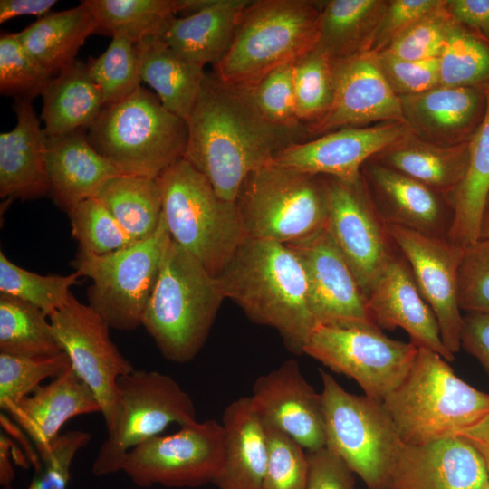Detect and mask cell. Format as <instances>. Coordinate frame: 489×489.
<instances>
[{
  "label": "cell",
  "mask_w": 489,
  "mask_h": 489,
  "mask_svg": "<svg viewBox=\"0 0 489 489\" xmlns=\"http://www.w3.org/2000/svg\"><path fill=\"white\" fill-rule=\"evenodd\" d=\"M187 124L183 158L209 180L221 198L232 202L251 172L309 137L269 120L255 101L254 85L225 82L213 72L206 73Z\"/></svg>",
  "instance_id": "cell-1"
},
{
  "label": "cell",
  "mask_w": 489,
  "mask_h": 489,
  "mask_svg": "<svg viewBox=\"0 0 489 489\" xmlns=\"http://www.w3.org/2000/svg\"><path fill=\"white\" fill-rule=\"evenodd\" d=\"M225 298L254 322L275 329L296 355L317 323L311 312L305 273L286 244L245 238L216 277Z\"/></svg>",
  "instance_id": "cell-2"
},
{
  "label": "cell",
  "mask_w": 489,
  "mask_h": 489,
  "mask_svg": "<svg viewBox=\"0 0 489 489\" xmlns=\"http://www.w3.org/2000/svg\"><path fill=\"white\" fill-rule=\"evenodd\" d=\"M225 299L217 278L171 238L141 325L164 358L186 363L203 348Z\"/></svg>",
  "instance_id": "cell-3"
},
{
  "label": "cell",
  "mask_w": 489,
  "mask_h": 489,
  "mask_svg": "<svg viewBox=\"0 0 489 489\" xmlns=\"http://www.w3.org/2000/svg\"><path fill=\"white\" fill-rule=\"evenodd\" d=\"M404 445L455 436L489 415V394L458 378L437 352L417 348L402 383L383 401Z\"/></svg>",
  "instance_id": "cell-4"
},
{
  "label": "cell",
  "mask_w": 489,
  "mask_h": 489,
  "mask_svg": "<svg viewBox=\"0 0 489 489\" xmlns=\"http://www.w3.org/2000/svg\"><path fill=\"white\" fill-rule=\"evenodd\" d=\"M187 136V121L142 86L125 100L103 107L87 132L91 145L120 174L150 178L183 158Z\"/></svg>",
  "instance_id": "cell-5"
},
{
  "label": "cell",
  "mask_w": 489,
  "mask_h": 489,
  "mask_svg": "<svg viewBox=\"0 0 489 489\" xmlns=\"http://www.w3.org/2000/svg\"><path fill=\"white\" fill-rule=\"evenodd\" d=\"M321 5L310 0L251 1L213 73L225 82L255 85L273 69L294 62L316 43Z\"/></svg>",
  "instance_id": "cell-6"
},
{
  "label": "cell",
  "mask_w": 489,
  "mask_h": 489,
  "mask_svg": "<svg viewBox=\"0 0 489 489\" xmlns=\"http://www.w3.org/2000/svg\"><path fill=\"white\" fill-rule=\"evenodd\" d=\"M157 179L162 217L172 240L217 277L245 239L235 202L221 198L184 158Z\"/></svg>",
  "instance_id": "cell-7"
},
{
  "label": "cell",
  "mask_w": 489,
  "mask_h": 489,
  "mask_svg": "<svg viewBox=\"0 0 489 489\" xmlns=\"http://www.w3.org/2000/svg\"><path fill=\"white\" fill-rule=\"evenodd\" d=\"M235 202L245 238L289 244L328 225L327 177L274 163L251 172Z\"/></svg>",
  "instance_id": "cell-8"
},
{
  "label": "cell",
  "mask_w": 489,
  "mask_h": 489,
  "mask_svg": "<svg viewBox=\"0 0 489 489\" xmlns=\"http://www.w3.org/2000/svg\"><path fill=\"white\" fill-rule=\"evenodd\" d=\"M320 375L326 446L368 489H386L404 444L382 401L348 392L323 369Z\"/></svg>",
  "instance_id": "cell-9"
},
{
  "label": "cell",
  "mask_w": 489,
  "mask_h": 489,
  "mask_svg": "<svg viewBox=\"0 0 489 489\" xmlns=\"http://www.w3.org/2000/svg\"><path fill=\"white\" fill-rule=\"evenodd\" d=\"M170 241L161 214L156 232L147 239L107 254L78 250L72 265L81 276L92 280L88 304L110 328L132 331L141 325Z\"/></svg>",
  "instance_id": "cell-10"
},
{
  "label": "cell",
  "mask_w": 489,
  "mask_h": 489,
  "mask_svg": "<svg viewBox=\"0 0 489 489\" xmlns=\"http://www.w3.org/2000/svg\"><path fill=\"white\" fill-rule=\"evenodd\" d=\"M196 420L192 398L169 375L133 369L118 380L115 425L108 431L92 465L103 476L121 471L133 448L160 433L172 423L185 426Z\"/></svg>",
  "instance_id": "cell-11"
},
{
  "label": "cell",
  "mask_w": 489,
  "mask_h": 489,
  "mask_svg": "<svg viewBox=\"0 0 489 489\" xmlns=\"http://www.w3.org/2000/svg\"><path fill=\"white\" fill-rule=\"evenodd\" d=\"M417 352L411 342L392 340L377 325H317L303 354L353 379L364 395L383 401L405 379Z\"/></svg>",
  "instance_id": "cell-12"
},
{
  "label": "cell",
  "mask_w": 489,
  "mask_h": 489,
  "mask_svg": "<svg viewBox=\"0 0 489 489\" xmlns=\"http://www.w3.org/2000/svg\"><path fill=\"white\" fill-rule=\"evenodd\" d=\"M225 436L214 419L181 426L169 436H156L126 455L121 471L135 485L197 487L213 483L224 465Z\"/></svg>",
  "instance_id": "cell-13"
},
{
  "label": "cell",
  "mask_w": 489,
  "mask_h": 489,
  "mask_svg": "<svg viewBox=\"0 0 489 489\" xmlns=\"http://www.w3.org/2000/svg\"><path fill=\"white\" fill-rule=\"evenodd\" d=\"M49 319L62 350L92 391L107 430H111L117 416L118 380L133 366L110 340V327L101 316L72 294Z\"/></svg>",
  "instance_id": "cell-14"
},
{
  "label": "cell",
  "mask_w": 489,
  "mask_h": 489,
  "mask_svg": "<svg viewBox=\"0 0 489 489\" xmlns=\"http://www.w3.org/2000/svg\"><path fill=\"white\" fill-rule=\"evenodd\" d=\"M327 228L367 299L398 253L361 177L346 182L327 177Z\"/></svg>",
  "instance_id": "cell-15"
},
{
  "label": "cell",
  "mask_w": 489,
  "mask_h": 489,
  "mask_svg": "<svg viewBox=\"0 0 489 489\" xmlns=\"http://www.w3.org/2000/svg\"><path fill=\"white\" fill-rule=\"evenodd\" d=\"M386 225L436 318L444 345L455 355L461 348L464 318L458 302V272L464 247L446 237L427 235L397 225Z\"/></svg>",
  "instance_id": "cell-16"
},
{
  "label": "cell",
  "mask_w": 489,
  "mask_h": 489,
  "mask_svg": "<svg viewBox=\"0 0 489 489\" xmlns=\"http://www.w3.org/2000/svg\"><path fill=\"white\" fill-rule=\"evenodd\" d=\"M286 245L303 267L309 307L317 325H376L369 318L367 299L327 227Z\"/></svg>",
  "instance_id": "cell-17"
},
{
  "label": "cell",
  "mask_w": 489,
  "mask_h": 489,
  "mask_svg": "<svg viewBox=\"0 0 489 489\" xmlns=\"http://www.w3.org/2000/svg\"><path fill=\"white\" fill-rule=\"evenodd\" d=\"M413 133L406 122L348 127L314 139L293 143L273 157L272 163L297 170L354 182L369 158Z\"/></svg>",
  "instance_id": "cell-18"
},
{
  "label": "cell",
  "mask_w": 489,
  "mask_h": 489,
  "mask_svg": "<svg viewBox=\"0 0 489 489\" xmlns=\"http://www.w3.org/2000/svg\"><path fill=\"white\" fill-rule=\"evenodd\" d=\"M250 400L264 427L283 432L307 452L326 446L321 393L305 379L295 360L258 377Z\"/></svg>",
  "instance_id": "cell-19"
},
{
  "label": "cell",
  "mask_w": 489,
  "mask_h": 489,
  "mask_svg": "<svg viewBox=\"0 0 489 489\" xmlns=\"http://www.w3.org/2000/svg\"><path fill=\"white\" fill-rule=\"evenodd\" d=\"M333 83L331 107L307 128L310 137L378 120L406 122L400 98L381 72L374 53L333 64Z\"/></svg>",
  "instance_id": "cell-20"
},
{
  "label": "cell",
  "mask_w": 489,
  "mask_h": 489,
  "mask_svg": "<svg viewBox=\"0 0 489 489\" xmlns=\"http://www.w3.org/2000/svg\"><path fill=\"white\" fill-rule=\"evenodd\" d=\"M361 175L386 224L447 238L454 219L448 197L372 158L364 163Z\"/></svg>",
  "instance_id": "cell-21"
},
{
  "label": "cell",
  "mask_w": 489,
  "mask_h": 489,
  "mask_svg": "<svg viewBox=\"0 0 489 489\" xmlns=\"http://www.w3.org/2000/svg\"><path fill=\"white\" fill-rule=\"evenodd\" d=\"M489 472L459 436L404 445L386 489H483Z\"/></svg>",
  "instance_id": "cell-22"
},
{
  "label": "cell",
  "mask_w": 489,
  "mask_h": 489,
  "mask_svg": "<svg viewBox=\"0 0 489 489\" xmlns=\"http://www.w3.org/2000/svg\"><path fill=\"white\" fill-rule=\"evenodd\" d=\"M367 309L379 328H401L417 348L434 350L448 362L454 360L455 355L442 341L436 318L399 251L367 297Z\"/></svg>",
  "instance_id": "cell-23"
},
{
  "label": "cell",
  "mask_w": 489,
  "mask_h": 489,
  "mask_svg": "<svg viewBox=\"0 0 489 489\" xmlns=\"http://www.w3.org/2000/svg\"><path fill=\"white\" fill-rule=\"evenodd\" d=\"M406 122L433 143L452 145L471 139L486 107L484 88L437 86L399 97Z\"/></svg>",
  "instance_id": "cell-24"
},
{
  "label": "cell",
  "mask_w": 489,
  "mask_h": 489,
  "mask_svg": "<svg viewBox=\"0 0 489 489\" xmlns=\"http://www.w3.org/2000/svg\"><path fill=\"white\" fill-rule=\"evenodd\" d=\"M16 124L0 134V197L30 200L51 193L47 173L46 135L32 101L15 100Z\"/></svg>",
  "instance_id": "cell-25"
},
{
  "label": "cell",
  "mask_w": 489,
  "mask_h": 489,
  "mask_svg": "<svg viewBox=\"0 0 489 489\" xmlns=\"http://www.w3.org/2000/svg\"><path fill=\"white\" fill-rule=\"evenodd\" d=\"M85 129L46 137L45 158L53 202L66 213L96 197L120 171L89 142Z\"/></svg>",
  "instance_id": "cell-26"
},
{
  "label": "cell",
  "mask_w": 489,
  "mask_h": 489,
  "mask_svg": "<svg viewBox=\"0 0 489 489\" xmlns=\"http://www.w3.org/2000/svg\"><path fill=\"white\" fill-rule=\"evenodd\" d=\"M101 413L90 388L71 367L49 383L39 386L8 413L34 443L37 451L49 446L71 418Z\"/></svg>",
  "instance_id": "cell-27"
},
{
  "label": "cell",
  "mask_w": 489,
  "mask_h": 489,
  "mask_svg": "<svg viewBox=\"0 0 489 489\" xmlns=\"http://www.w3.org/2000/svg\"><path fill=\"white\" fill-rule=\"evenodd\" d=\"M250 0H208L193 14L174 17L161 38L181 58L205 66L217 64L229 50Z\"/></svg>",
  "instance_id": "cell-28"
},
{
  "label": "cell",
  "mask_w": 489,
  "mask_h": 489,
  "mask_svg": "<svg viewBox=\"0 0 489 489\" xmlns=\"http://www.w3.org/2000/svg\"><path fill=\"white\" fill-rule=\"evenodd\" d=\"M222 425L225 455L213 484L218 489H261L268 460V440L250 397L230 403L224 410Z\"/></svg>",
  "instance_id": "cell-29"
},
{
  "label": "cell",
  "mask_w": 489,
  "mask_h": 489,
  "mask_svg": "<svg viewBox=\"0 0 489 489\" xmlns=\"http://www.w3.org/2000/svg\"><path fill=\"white\" fill-rule=\"evenodd\" d=\"M373 158L450 198L467 171L469 140L437 144L413 132Z\"/></svg>",
  "instance_id": "cell-30"
},
{
  "label": "cell",
  "mask_w": 489,
  "mask_h": 489,
  "mask_svg": "<svg viewBox=\"0 0 489 489\" xmlns=\"http://www.w3.org/2000/svg\"><path fill=\"white\" fill-rule=\"evenodd\" d=\"M135 49L141 81L169 112L187 121L202 88L204 67L181 58L159 36L135 43Z\"/></svg>",
  "instance_id": "cell-31"
},
{
  "label": "cell",
  "mask_w": 489,
  "mask_h": 489,
  "mask_svg": "<svg viewBox=\"0 0 489 489\" xmlns=\"http://www.w3.org/2000/svg\"><path fill=\"white\" fill-rule=\"evenodd\" d=\"M42 96L41 120L46 137L89 129L104 107L88 63L78 60L53 77Z\"/></svg>",
  "instance_id": "cell-32"
},
{
  "label": "cell",
  "mask_w": 489,
  "mask_h": 489,
  "mask_svg": "<svg viewBox=\"0 0 489 489\" xmlns=\"http://www.w3.org/2000/svg\"><path fill=\"white\" fill-rule=\"evenodd\" d=\"M388 1L322 2L318 37L312 51L332 64L369 52Z\"/></svg>",
  "instance_id": "cell-33"
},
{
  "label": "cell",
  "mask_w": 489,
  "mask_h": 489,
  "mask_svg": "<svg viewBox=\"0 0 489 489\" xmlns=\"http://www.w3.org/2000/svg\"><path fill=\"white\" fill-rule=\"evenodd\" d=\"M92 34H97V25L82 3L74 8L50 13L15 33L24 48L52 74L71 66Z\"/></svg>",
  "instance_id": "cell-34"
},
{
  "label": "cell",
  "mask_w": 489,
  "mask_h": 489,
  "mask_svg": "<svg viewBox=\"0 0 489 489\" xmlns=\"http://www.w3.org/2000/svg\"><path fill=\"white\" fill-rule=\"evenodd\" d=\"M484 90L485 112L469 139L467 171L450 197L454 219L447 239L462 247L479 239L481 221L489 196V84Z\"/></svg>",
  "instance_id": "cell-35"
},
{
  "label": "cell",
  "mask_w": 489,
  "mask_h": 489,
  "mask_svg": "<svg viewBox=\"0 0 489 489\" xmlns=\"http://www.w3.org/2000/svg\"><path fill=\"white\" fill-rule=\"evenodd\" d=\"M135 242L152 235L160 222L162 201L157 178L119 175L96 197Z\"/></svg>",
  "instance_id": "cell-36"
},
{
  "label": "cell",
  "mask_w": 489,
  "mask_h": 489,
  "mask_svg": "<svg viewBox=\"0 0 489 489\" xmlns=\"http://www.w3.org/2000/svg\"><path fill=\"white\" fill-rule=\"evenodd\" d=\"M93 16L97 34L123 35L137 43L161 37L180 13L182 0H83Z\"/></svg>",
  "instance_id": "cell-37"
},
{
  "label": "cell",
  "mask_w": 489,
  "mask_h": 489,
  "mask_svg": "<svg viewBox=\"0 0 489 489\" xmlns=\"http://www.w3.org/2000/svg\"><path fill=\"white\" fill-rule=\"evenodd\" d=\"M0 352L44 357L62 352L49 316L38 307L0 293Z\"/></svg>",
  "instance_id": "cell-38"
},
{
  "label": "cell",
  "mask_w": 489,
  "mask_h": 489,
  "mask_svg": "<svg viewBox=\"0 0 489 489\" xmlns=\"http://www.w3.org/2000/svg\"><path fill=\"white\" fill-rule=\"evenodd\" d=\"M438 62L440 86L484 88L489 84V43L453 18Z\"/></svg>",
  "instance_id": "cell-39"
},
{
  "label": "cell",
  "mask_w": 489,
  "mask_h": 489,
  "mask_svg": "<svg viewBox=\"0 0 489 489\" xmlns=\"http://www.w3.org/2000/svg\"><path fill=\"white\" fill-rule=\"evenodd\" d=\"M79 277L76 271L69 275H41L18 266L0 252V293L27 302L48 316L67 302L70 288Z\"/></svg>",
  "instance_id": "cell-40"
},
{
  "label": "cell",
  "mask_w": 489,
  "mask_h": 489,
  "mask_svg": "<svg viewBox=\"0 0 489 489\" xmlns=\"http://www.w3.org/2000/svg\"><path fill=\"white\" fill-rule=\"evenodd\" d=\"M72 367L62 351L53 356L27 357L0 352V408L9 412L47 379H54Z\"/></svg>",
  "instance_id": "cell-41"
},
{
  "label": "cell",
  "mask_w": 489,
  "mask_h": 489,
  "mask_svg": "<svg viewBox=\"0 0 489 489\" xmlns=\"http://www.w3.org/2000/svg\"><path fill=\"white\" fill-rule=\"evenodd\" d=\"M87 63L104 107L125 100L141 87L135 43L126 36H112L107 50L97 58H89Z\"/></svg>",
  "instance_id": "cell-42"
},
{
  "label": "cell",
  "mask_w": 489,
  "mask_h": 489,
  "mask_svg": "<svg viewBox=\"0 0 489 489\" xmlns=\"http://www.w3.org/2000/svg\"><path fill=\"white\" fill-rule=\"evenodd\" d=\"M293 88L297 118L308 128L320 120L331 107L333 64L312 50L293 63Z\"/></svg>",
  "instance_id": "cell-43"
},
{
  "label": "cell",
  "mask_w": 489,
  "mask_h": 489,
  "mask_svg": "<svg viewBox=\"0 0 489 489\" xmlns=\"http://www.w3.org/2000/svg\"><path fill=\"white\" fill-rule=\"evenodd\" d=\"M53 78L21 44L15 33L0 36V92L15 100L33 101L43 95Z\"/></svg>",
  "instance_id": "cell-44"
},
{
  "label": "cell",
  "mask_w": 489,
  "mask_h": 489,
  "mask_svg": "<svg viewBox=\"0 0 489 489\" xmlns=\"http://www.w3.org/2000/svg\"><path fill=\"white\" fill-rule=\"evenodd\" d=\"M67 214L80 250L107 254L135 243L97 197L77 204Z\"/></svg>",
  "instance_id": "cell-45"
},
{
  "label": "cell",
  "mask_w": 489,
  "mask_h": 489,
  "mask_svg": "<svg viewBox=\"0 0 489 489\" xmlns=\"http://www.w3.org/2000/svg\"><path fill=\"white\" fill-rule=\"evenodd\" d=\"M264 427L268 460L261 489H308L307 452L283 432Z\"/></svg>",
  "instance_id": "cell-46"
},
{
  "label": "cell",
  "mask_w": 489,
  "mask_h": 489,
  "mask_svg": "<svg viewBox=\"0 0 489 489\" xmlns=\"http://www.w3.org/2000/svg\"><path fill=\"white\" fill-rule=\"evenodd\" d=\"M451 21L446 1L406 29L381 52L407 61L438 58Z\"/></svg>",
  "instance_id": "cell-47"
},
{
  "label": "cell",
  "mask_w": 489,
  "mask_h": 489,
  "mask_svg": "<svg viewBox=\"0 0 489 489\" xmlns=\"http://www.w3.org/2000/svg\"><path fill=\"white\" fill-rule=\"evenodd\" d=\"M293 63L281 65L266 73L254 85V99L262 113L273 123L308 133L296 115Z\"/></svg>",
  "instance_id": "cell-48"
},
{
  "label": "cell",
  "mask_w": 489,
  "mask_h": 489,
  "mask_svg": "<svg viewBox=\"0 0 489 489\" xmlns=\"http://www.w3.org/2000/svg\"><path fill=\"white\" fill-rule=\"evenodd\" d=\"M90 440L91 435L80 430L59 435L49 446L38 451V469L25 489H66L72 461ZM3 489L15 488L7 485Z\"/></svg>",
  "instance_id": "cell-49"
},
{
  "label": "cell",
  "mask_w": 489,
  "mask_h": 489,
  "mask_svg": "<svg viewBox=\"0 0 489 489\" xmlns=\"http://www.w3.org/2000/svg\"><path fill=\"white\" fill-rule=\"evenodd\" d=\"M458 302L466 312L489 313V240L464 247L458 272Z\"/></svg>",
  "instance_id": "cell-50"
},
{
  "label": "cell",
  "mask_w": 489,
  "mask_h": 489,
  "mask_svg": "<svg viewBox=\"0 0 489 489\" xmlns=\"http://www.w3.org/2000/svg\"><path fill=\"white\" fill-rule=\"evenodd\" d=\"M375 54L381 72L398 97L421 93L439 86L438 58L407 61L384 52Z\"/></svg>",
  "instance_id": "cell-51"
},
{
  "label": "cell",
  "mask_w": 489,
  "mask_h": 489,
  "mask_svg": "<svg viewBox=\"0 0 489 489\" xmlns=\"http://www.w3.org/2000/svg\"><path fill=\"white\" fill-rule=\"evenodd\" d=\"M440 0L388 1L376 29L369 52L383 51L388 45L417 21L445 4Z\"/></svg>",
  "instance_id": "cell-52"
},
{
  "label": "cell",
  "mask_w": 489,
  "mask_h": 489,
  "mask_svg": "<svg viewBox=\"0 0 489 489\" xmlns=\"http://www.w3.org/2000/svg\"><path fill=\"white\" fill-rule=\"evenodd\" d=\"M308 489H355L353 473L328 446L307 452Z\"/></svg>",
  "instance_id": "cell-53"
},
{
  "label": "cell",
  "mask_w": 489,
  "mask_h": 489,
  "mask_svg": "<svg viewBox=\"0 0 489 489\" xmlns=\"http://www.w3.org/2000/svg\"><path fill=\"white\" fill-rule=\"evenodd\" d=\"M461 347L476 358L489 375V313L467 312L464 316Z\"/></svg>",
  "instance_id": "cell-54"
},
{
  "label": "cell",
  "mask_w": 489,
  "mask_h": 489,
  "mask_svg": "<svg viewBox=\"0 0 489 489\" xmlns=\"http://www.w3.org/2000/svg\"><path fill=\"white\" fill-rule=\"evenodd\" d=\"M451 17L484 41L489 38V0L446 1Z\"/></svg>",
  "instance_id": "cell-55"
},
{
  "label": "cell",
  "mask_w": 489,
  "mask_h": 489,
  "mask_svg": "<svg viewBox=\"0 0 489 489\" xmlns=\"http://www.w3.org/2000/svg\"><path fill=\"white\" fill-rule=\"evenodd\" d=\"M56 3L55 0H1L0 23L26 14L43 17Z\"/></svg>",
  "instance_id": "cell-56"
},
{
  "label": "cell",
  "mask_w": 489,
  "mask_h": 489,
  "mask_svg": "<svg viewBox=\"0 0 489 489\" xmlns=\"http://www.w3.org/2000/svg\"><path fill=\"white\" fill-rule=\"evenodd\" d=\"M455 436L465 440L479 453L489 472V415Z\"/></svg>",
  "instance_id": "cell-57"
},
{
  "label": "cell",
  "mask_w": 489,
  "mask_h": 489,
  "mask_svg": "<svg viewBox=\"0 0 489 489\" xmlns=\"http://www.w3.org/2000/svg\"><path fill=\"white\" fill-rule=\"evenodd\" d=\"M6 439L1 436L0 484L2 486L12 485L14 473L7 451Z\"/></svg>",
  "instance_id": "cell-58"
},
{
  "label": "cell",
  "mask_w": 489,
  "mask_h": 489,
  "mask_svg": "<svg viewBox=\"0 0 489 489\" xmlns=\"http://www.w3.org/2000/svg\"><path fill=\"white\" fill-rule=\"evenodd\" d=\"M479 239L489 240V209H486L480 225Z\"/></svg>",
  "instance_id": "cell-59"
},
{
  "label": "cell",
  "mask_w": 489,
  "mask_h": 489,
  "mask_svg": "<svg viewBox=\"0 0 489 489\" xmlns=\"http://www.w3.org/2000/svg\"><path fill=\"white\" fill-rule=\"evenodd\" d=\"M483 489H489V480H488V482L486 483V484L484 485V487Z\"/></svg>",
  "instance_id": "cell-60"
},
{
  "label": "cell",
  "mask_w": 489,
  "mask_h": 489,
  "mask_svg": "<svg viewBox=\"0 0 489 489\" xmlns=\"http://www.w3.org/2000/svg\"><path fill=\"white\" fill-rule=\"evenodd\" d=\"M486 209H489V196H488V198H487ZM486 209H485V210H486Z\"/></svg>",
  "instance_id": "cell-61"
},
{
  "label": "cell",
  "mask_w": 489,
  "mask_h": 489,
  "mask_svg": "<svg viewBox=\"0 0 489 489\" xmlns=\"http://www.w3.org/2000/svg\"><path fill=\"white\" fill-rule=\"evenodd\" d=\"M486 43H489V38L487 39Z\"/></svg>",
  "instance_id": "cell-62"
}]
</instances>
